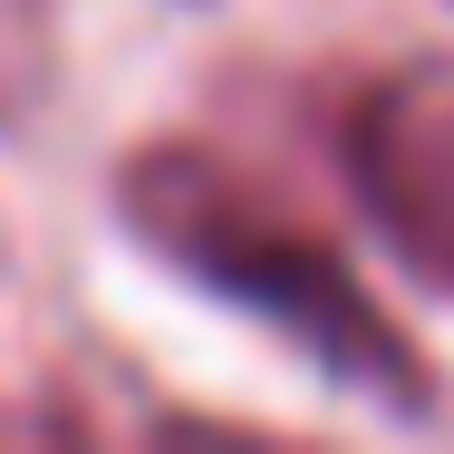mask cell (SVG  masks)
Masks as SVG:
<instances>
[{"instance_id": "obj_1", "label": "cell", "mask_w": 454, "mask_h": 454, "mask_svg": "<svg viewBox=\"0 0 454 454\" xmlns=\"http://www.w3.org/2000/svg\"><path fill=\"white\" fill-rule=\"evenodd\" d=\"M116 213L175 280L252 309L262 329H280L329 387H358L387 416H435L426 348L367 300L348 252L319 223H300L271 184H252L232 155H213V145H145V155L116 165Z\"/></svg>"}, {"instance_id": "obj_2", "label": "cell", "mask_w": 454, "mask_h": 454, "mask_svg": "<svg viewBox=\"0 0 454 454\" xmlns=\"http://www.w3.org/2000/svg\"><path fill=\"white\" fill-rule=\"evenodd\" d=\"M339 165L377 242L454 300V59H406L367 78L339 126Z\"/></svg>"}, {"instance_id": "obj_3", "label": "cell", "mask_w": 454, "mask_h": 454, "mask_svg": "<svg viewBox=\"0 0 454 454\" xmlns=\"http://www.w3.org/2000/svg\"><path fill=\"white\" fill-rule=\"evenodd\" d=\"M59 68V20L49 0H0V126H20Z\"/></svg>"}]
</instances>
